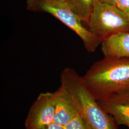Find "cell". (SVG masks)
Instances as JSON below:
<instances>
[{"instance_id": "ba28073f", "label": "cell", "mask_w": 129, "mask_h": 129, "mask_svg": "<svg viewBox=\"0 0 129 129\" xmlns=\"http://www.w3.org/2000/svg\"><path fill=\"white\" fill-rule=\"evenodd\" d=\"M101 50L104 57L129 58V32L120 33L103 41Z\"/></svg>"}, {"instance_id": "5b68a950", "label": "cell", "mask_w": 129, "mask_h": 129, "mask_svg": "<svg viewBox=\"0 0 129 129\" xmlns=\"http://www.w3.org/2000/svg\"><path fill=\"white\" fill-rule=\"evenodd\" d=\"M54 92H42L34 102L25 121L26 129H40L54 121Z\"/></svg>"}, {"instance_id": "4fadbf2b", "label": "cell", "mask_w": 129, "mask_h": 129, "mask_svg": "<svg viewBox=\"0 0 129 129\" xmlns=\"http://www.w3.org/2000/svg\"><path fill=\"white\" fill-rule=\"evenodd\" d=\"M102 3H105L112 6H116L117 3L119 0H100Z\"/></svg>"}, {"instance_id": "9c48e42d", "label": "cell", "mask_w": 129, "mask_h": 129, "mask_svg": "<svg viewBox=\"0 0 129 129\" xmlns=\"http://www.w3.org/2000/svg\"><path fill=\"white\" fill-rule=\"evenodd\" d=\"M95 0H66L71 10L83 22L89 21Z\"/></svg>"}, {"instance_id": "3957f363", "label": "cell", "mask_w": 129, "mask_h": 129, "mask_svg": "<svg viewBox=\"0 0 129 129\" xmlns=\"http://www.w3.org/2000/svg\"><path fill=\"white\" fill-rule=\"evenodd\" d=\"M26 5L29 11L47 13L59 20L81 39L88 52H94L101 45L102 42L83 25V21L71 10L66 1L27 0Z\"/></svg>"}, {"instance_id": "52a82bcc", "label": "cell", "mask_w": 129, "mask_h": 129, "mask_svg": "<svg viewBox=\"0 0 129 129\" xmlns=\"http://www.w3.org/2000/svg\"><path fill=\"white\" fill-rule=\"evenodd\" d=\"M98 102L102 109L114 119L117 124L129 128V92Z\"/></svg>"}, {"instance_id": "5bb4252c", "label": "cell", "mask_w": 129, "mask_h": 129, "mask_svg": "<svg viewBox=\"0 0 129 129\" xmlns=\"http://www.w3.org/2000/svg\"><path fill=\"white\" fill-rule=\"evenodd\" d=\"M60 1H66V0H60Z\"/></svg>"}, {"instance_id": "6da1fadb", "label": "cell", "mask_w": 129, "mask_h": 129, "mask_svg": "<svg viewBox=\"0 0 129 129\" xmlns=\"http://www.w3.org/2000/svg\"><path fill=\"white\" fill-rule=\"evenodd\" d=\"M98 102L129 92V58L104 57L95 62L83 76Z\"/></svg>"}, {"instance_id": "8992f818", "label": "cell", "mask_w": 129, "mask_h": 129, "mask_svg": "<svg viewBox=\"0 0 129 129\" xmlns=\"http://www.w3.org/2000/svg\"><path fill=\"white\" fill-rule=\"evenodd\" d=\"M54 93L55 111L54 122L64 126L79 114L71 97L64 88L60 86Z\"/></svg>"}, {"instance_id": "30bf717a", "label": "cell", "mask_w": 129, "mask_h": 129, "mask_svg": "<svg viewBox=\"0 0 129 129\" xmlns=\"http://www.w3.org/2000/svg\"><path fill=\"white\" fill-rule=\"evenodd\" d=\"M64 129H91L83 118L80 115L76 117L64 126Z\"/></svg>"}, {"instance_id": "7a4b0ae2", "label": "cell", "mask_w": 129, "mask_h": 129, "mask_svg": "<svg viewBox=\"0 0 129 129\" xmlns=\"http://www.w3.org/2000/svg\"><path fill=\"white\" fill-rule=\"evenodd\" d=\"M60 82L90 129H118L115 120L102 109L89 91L83 77L75 70L69 67L64 69L61 73Z\"/></svg>"}, {"instance_id": "8fae6325", "label": "cell", "mask_w": 129, "mask_h": 129, "mask_svg": "<svg viewBox=\"0 0 129 129\" xmlns=\"http://www.w3.org/2000/svg\"><path fill=\"white\" fill-rule=\"evenodd\" d=\"M116 7L129 16V0H119Z\"/></svg>"}, {"instance_id": "7c38bea8", "label": "cell", "mask_w": 129, "mask_h": 129, "mask_svg": "<svg viewBox=\"0 0 129 129\" xmlns=\"http://www.w3.org/2000/svg\"><path fill=\"white\" fill-rule=\"evenodd\" d=\"M40 129H64V126L53 122L51 124L43 127Z\"/></svg>"}, {"instance_id": "277c9868", "label": "cell", "mask_w": 129, "mask_h": 129, "mask_svg": "<svg viewBox=\"0 0 129 129\" xmlns=\"http://www.w3.org/2000/svg\"><path fill=\"white\" fill-rule=\"evenodd\" d=\"M88 23L89 30L101 42L116 34L129 32V15L100 0H95Z\"/></svg>"}]
</instances>
